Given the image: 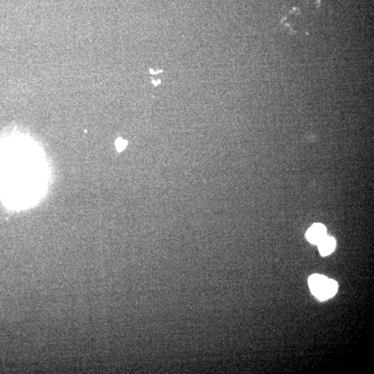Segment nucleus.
Here are the masks:
<instances>
[{"label":"nucleus","instance_id":"f257e3e1","mask_svg":"<svg viewBox=\"0 0 374 374\" xmlns=\"http://www.w3.org/2000/svg\"><path fill=\"white\" fill-rule=\"evenodd\" d=\"M311 292L321 301H324L335 295L338 290V284L333 279L321 275H313L308 279Z\"/></svg>","mask_w":374,"mask_h":374},{"label":"nucleus","instance_id":"f03ea898","mask_svg":"<svg viewBox=\"0 0 374 374\" xmlns=\"http://www.w3.org/2000/svg\"><path fill=\"white\" fill-rule=\"evenodd\" d=\"M326 236V228L321 223L313 224L306 233V238L312 244H317Z\"/></svg>","mask_w":374,"mask_h":374},{"label":"nucleus","instance_id":"7ed1b4c3","mask_svg":"<svg viewBox=\"0 0 374 374\" xmlns=\"http://www.w3.org/2000/svg\"><path fill=\"white\" fill-rule=\"evenodd\" d=\"M318 249L322 256H328L334 251L336 242L333 237L326 236L317 243Z\"/></svg>","mask_w":374,"mask_h":374},{"label":"nucleus","instance_id":"20e7f679","mask_svg":"<svg viewBox=\"0 0 374 374\" xmlns=\"http://www.w3.org/2000/svg\"><path fill=\"white\" fill-rule=\"evenodd\" d=\"M126 145H127V141H124V140H123L121 138L118 139L117 140V141H116V146H117V150H118L119 151H121L126 146Z\"/></svg>","mask_w":374,"mask_h":374},{"label":"nucleus","instance_id":"39448f33","mask_svg":"<svg viewBox=\"0 0 374 374\" xmlns=\"http://www.w3.org/2000/svg\"><path fill=\"white\" fill-rule=\"evenodd\" d=\"M153 83L155 85H157V84L160 83V80H157V81H155V80H154V81H153Z\"/></svg>","mask_w":374,"mask_h":374}]
</instances>
